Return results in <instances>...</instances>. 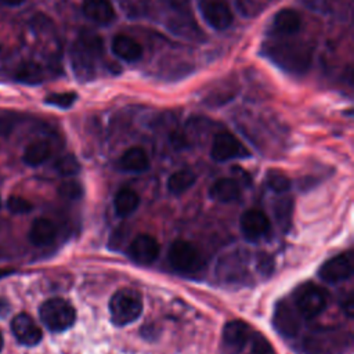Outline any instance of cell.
Masks as SVG:
<instances>
[{
    "mask_svg": "<svg viewBox=\"0 0 354 354\" xmlns=\"http://www.w3.org/2000/svg\"><path fill=\"white\" fill-rule=\"evenodd\" d=\"M102 53V39L94 32L83 30L71 47V65L76 79L82 82L91 80L95 76Z\"/></svg>",
    "mask_w": 354,
    "mask_h": 354,
    "instance_id": "1",
    "label": "cell"
},
{
    "mask_svg": "<svg viewBox=\"0 0 354 354\" xmlns=\"http://www.w3.org/2000/svg\"><path fill=\"white\" fill-rule=\"evenodd\" d=\"M264 54L289 73H303L311 64V47L299 40H271L263 44Z\"/></svg>",
    "mask_w": 354,
    "mask_h": 354,
    "instance_id": "2",
    "label": "cell"
},
{
    "mask_svg": "<svg viewBox=\"0 0 354 354\" xmlns=\"http://www.w3.org/2000/svg\"><path fill=\"white\" fill-rule=\"evenodd\" d=\"M351 346V335L339 326H318L303 339L306 354H344Z\"/></svg>",
    "mask_w": 354,
    "mask_h": 354,
    "instance_id": "3",
    "label": "cell"
},
{
    "mask_svg": "<svg viewBox=\"0 0 354 354\" xmlns=\"http://www.w3.org/2000/svg\"><path fill=\"white\" fill-rule=\"evenodd\" d=\"M142 311L141 295L130 288L119 289L109 300L111 321L116 326H124L134 322Z\"/></svg>",
    "mask_w": 354,
    "mask_h": 354,
    "instance_id": "4",
    "label": "cell"
},
{
    "mask_svg": "<svg viewBox=\"0 0 354 354\" xmlns=\"http://www.w3.org/2000/svg\"><path fill=\"white\" fill-rule=\"evenodd\" d=\"M39 315L44 326L51 332L66 330L76 321L73 306L61 297L46 300L39 308Z\"/></svg>",
    "mask_w": 354,
    "mask_h": 354,
    "instance_id": "5",
    "label": "cell"
},
{
    "mask_svg": "<svg viewBox=\"0 0 354 354\" xmlns=\"http://www.w3.org/2000/svg\"><path fill=\"white\" fill-rule=\"evenodd\" d=\"M326 304V292L313 282L300 285L293 293V306L303 318L310 319L317 317L325 310Z\"/></svg>",
    "mask_w": 354,
    "mask_h": 354,
    "instance_id": "6",
    "label": "cell"
},
{
    "mask_svg": "<svg viewBox=\"0 0 354 354\" xmlns=\"http://www.w3.org/2000/svg\"><path fill=\"white\" fill-rule=\"evenodd\" d=\"M167 259L170 266L178 272H195L202 267V257L198 249L187 241L178 239L169 248Z\"/></svg>",
    "mask_w": 354,
    "mask_h": 354,
    "instance_id": "7",
    "label": "cell"
},
{
    "mask_svg": "<svg viewBox=\"0 0 354 354\" xmlns=\"http://www.w3.org/2000/svg\"><path fill=\"white\" fill-rule=\"evenodd\" d=\"M252 335L250 326L241 321L232 319L227 322L221 332L220 351L221 354H241L246 347Z\"/></svg>",
    "mask_w": 354,
    "mask_h": 354,
    "instance_id": "8",
    "label": "cell"
},
{
    "mask_svg": "<svg viewBox=\"0 0 354 354\" xmlns=\"http://www.w3.org/2000/svg\"><path fill=\"white\" fill-rule=\"evenodd\" d=\"M210 156L216 162H227L231 159L249 156V151L232 133L220 131L213 138Z\"/></svg>",
    "mask_w": 354,
    "mask_h": 354,
    "instance_id": "9",
    "label": "cell"
},
{
    "mask_svg": "<svg viewBox=\"0 0 354 354\" xmlns=\"http://www.w3.org/2000/svg\"><path fill=\"white\" fill-rule=\"evenodd\" d=\"M300 314L296 310V307L286 301V300H279L275 304L274 314H272V324L275 330L283 336V337H295L301 326L300 321Z\"/></svg>",
    "mask_w": 354,
    "mask_h": 354,
    "instance_id": "10",
    "label": "cell"
},
{
    "mask_svg": "<svg viewBox=\"0 0 354 354\" xmlns=\"http://www.w3.org/2000/svg\"><path fill=\"white\" fill-rule=\"evenodd\" d=\"M353 253L344 252L326 260L319 267V277L329 283H336L348 279L353 275Z\"/></svg>",
    "mask_w": 354,
    "mask_h": 354,
    "instance_id": "11",
    "label": "cell"
},
{
    "mask_svg": "<svg viewBox=\"0 0 354 354\" xmlns=\"http://www.w3.org/2000/svg\"><path fill=\"white\" fill-rule=\"evenodd\" d=\"M239 227L243 238L249 242H257L270 231V220L260 209H249L242 213Z\"/></svg>",
    "mask_w": 354,
    "mask_h": 354,
    "instance_id": "12",
    "label": "cell"
},
{
    "mask_svg": "<svg viewBox=\"0 0 354 354\" xmlns=\"http://www.w3.org/2000/svg\"><path fill=\"white\" fill-rule=\"evenodd\" d=\"M199 11L203 19L216 30L230 28L234 19L231 7L224 0H202Z\"/></svg>",
    "mask_w": 354,
    "mask_h": 354,
    "instance_id": "13",
    "label": "cell"
},
{
    "mask_svg": "<svg viewBox=\"0 0 354 354\" xmlns=\"http://www.w3.org/2000/svg\"><path fill=\"white\" fill-rule=\"evenodd\" d=\"M160 252L158 241L148 234H138L127 246L129 257L141 266L152 264Z\"/></svg>",
    "mask_w": 354,
    "mask_h": 354,
    "instance_id": "14",
    "label": "cell"
},
{
    "mask_svg": "<svg viewBox=\"0 0 354 354\" xmlns=\"http://www.w3.org/2000/svg\"><path fill=\"white\" fill-rule=\"evenodd\" d=\"M11 332L19 344L28 347L39 344L43 336L41 329L37 326L35 319L26 313H19L12 318Z\"/></svg>",
    "mask_w": 354,
    "mask_h": 354,
    "instance_id": "15",
    "label": "cell"
},
{
    "mask_svg": "<svg viewBox=\"0 0 354 354\" xmlns=\"http://www.w3.org/2000/svg\"><path fill=\"white\" fill-rule=\"evenodd\" d=\"M83 14L98 25H109L116 18V11L109 0H83Z\"/></svg>",
    "mask_w": 354,
    "mask_h": 354,
    "instance_id": "16",
    "label": "cell"
},
{
    "mask_svg": "<svg viewBox=\"0 0 354 354\" xmlns=\"http://www.w3.org/2000/svg\"><path fill=\"white\" fill-rule=\"evenodd\" d=\"M118 167L127 173H142L149 167V158L141 147H131L120 155Z\"/></svg>",
    "mask_w": 354,
    "mask_h": 354,
    "instance_id": "17",
    "label": "cell"
},
{
    "mask_svg": "<svg viewBox=\"0 0 354 354\" xmlns=\"http://www.w3.org/2000/svg\"><path fill=\"white\" fill-rule=\"evenodd\" d=\"M112 53L126 61V62H136L142 57V47L141 44L130 36L118 35L112 40Z\"/></svg>",
    "mask_w": 354,
    "mask_h": 354,
    "instance_id": "18",
    "label": "cell"
},
{
    "mask_svg": "<svg viewBox=\"0 0 354 354\" xmlns=\"http://www.w3.org/2000/svg\"><path fill=\"white\" fill-rule=\"evenodd\" d=\"M239 195H241V187L238 181L230 177H223L216 180L209 189V196L213 201L221 202V203L234 202L239 198Z\"/></svg>",
    "mask_w": 354,
    "mask_h": 354,
    "instance_id": "19",
    "label": "cell"
},
{
    "mask_svg": "<svg viewBox=\"0 0 354 354\" xmlns=\"http://www.w3.org/2000/svg\"><path fill=\"white\" fill-rule=\"evenodd\" d=\"M55 235H57V228H55L54 223L44 217L36 218L32 223L29 232H28V238L35 246L50 245L54 241Z\"/></svg>",
    "mask_w": 354,
    "mask_h": 354,
    "instance_id": "20",
    "label": "cell"
},
{
    "mask_svg": "<svg viewBox=\"0 0 354 354\" xmlns=\"http://www.w3.org/2000/svg\"><path fill=\"white\" fill-rule=\"evenodd\" d=\"M12 77L18 83L39 84L44 80V71L39 62L28 59L15 65L12 71Z\"/></svg>",
    "mask_w": 354,
    "mask_h": 354,
    "instance_id": "21",
    "label": "cell"
},
{
    "mask_svg": "<svg viewBox=\"0 0 354 354\" xmlns=\"http://www.w3.org/2000/svg\"><path fill=\"white\" fill-rule=\"evenodd\" d=\"M217 275L220 279L228 281H242L246 275V267L242 259L236 254H228L224 259H220L217 267Z\"/></svg>",
    "mask_w": 354,
    "mask_h": 354,
    "instance_id": "22",
    "label": "cell"
},
{
    "mask_svg": "<svg viewBox=\"0 0 354 354\" xmlns=\"http://www.w3.org/2000/svg\"><path fill=\"white\" fill-rule=\"evenodd\" d=\"M301 26L300 15L292 8H282L274 15L272 28L281 35H293Z\"/></svg>",
    "mask_w": 354,
    "mask_h": 354,
    "instance_id": "23",
    "label": "cell"
},
{
    "mask_svg": "<svg viewBox=\"0 0 354 354\" xmlns=\"http://www.w3.org/2000/svg\"><path fill=\"white\" fill-rule=\"evenodd\" d=\"M272 213L277 225L283 231H289L293 214V199L286 194H281L272 203Z\"/></svg>",
    "mask_w": 354,
    "mask_h": 354,
    "instance_id": "24",
    "label": "cell"
},
{
    "mask_svg": "<svg viewBox=\"0 0 354 354\" xmlns=\"http://www.w3.org/2000/svg\"><path fill=\"white\" fill-rule=\"evenodd\" d=\"M138 205H140L138 194L134 189L127 188V187L119 189L113 199L115 212L119 217L130 216L133 212H136Z\"/></svg>",
    "mask_w": 354,
    "mask_h": 354,
    "instance_id": "25",
    "label": "cell"
},
{
    "mask_svg": "<svg viewBox=\"0 0 354 354\" xmlns=\"http://www.w3.org/2000/svg\"><path fill=\"white\" fill-rule=\"evenodd\" d=\"M51 156V147L46 140H36L28 144V147L24 151L22 160L28 166H39L44 163Z\"/></svg>",
    "mask_w": 354,
    "mask_h": 354,
    "instance_id": "26",
    "label": "cell"
},
{
    "mask_svg": "<svg viewBox=\"0 0 354 354\" xmlns=\"http://www.w3.org/2000/svg\"><path fill=\"white\" fill-rule=\"evenodd\" d=\"M196 181V176L194 171L188 169H181L174 171L167 178V189L174 195H181L188 191Z\"/></svg>",
    "mask_w": 354,
    "mask_h": 354,
    "instance_id": "27",
    "label": "cell"
},
{
    "mask_svg": "<svg viewBox=\"0 0 354 354\" xmlns=\"http://www.w3.org/2000/svg\"><path fill=\"white\" fill-rule=\"evenodd\" d=\"M54 167L58 171V174L65 176V177L76 176L80 171V163L76 159V156L72 153H66V155H62L61 158H58Z\"/></svg>",
    "mask_w": 354,
    "mask_h": 354,
    "instance_id": "28",
    "label": "cell"
},
{
    "mask_svg": "<svg viewBox=\"0 0 354 354\" xmlns=\"http://www.w3.org/2000/svg\"><path fill=\"white\" fill-rule=\"evenodd\" d=\"M266 183L271 191H274L275 194H279V195L286 194L288 189L290 188L289 177L278 170H270L266 177Z\"/></svg>",
    "mask_w": 354,
    "mask_h": 354,
    "instance_id": "29",
    "label": "cell"
},
{
    "mask_svg": "<svg viewBox=\"0 0 354 354\" xmlns=\"http://www.w3.org/2000/svg\"><path fill=\"white\" fill-rule=\"evenodd\" d=\"M77 100V94L73 91H65V93H53L48 94L44 98V102L47 105L59 108V109H68L71 108Z\"/></svg>",
    "mask_w": 354,
    "mask_h": 354,
    "instance_id": "30",
    "label": "cell"
},
{
    "mask_svg": "<svg viewBox=\"0 0 354 354\" xmlns=\"http://www.w3.org/2000/svg\"><path fill=\"white\" fill-rule=\"evenodd\" d=\"M249 340H250L249 354H275L271 343L261 333L252 332Z\"/></svg>",
    "mask_w": 354,
    "mask_h": 354,
    "instance_id": "31",
    "label": "cell"
},
{
    "mask_svg": "<svg viewBox=\"0 0 354 354\" xmlns=\"http://www.w3.org/2000/svg\"><path fill=\"white\" fill-rule=\"evenodd\" d=\"M58 194L69 201H76L83 195V187L76 180H66L58 187Z\"/></svg>",
    "mask_w": 354,
    "mask_h": 354,
    "instance_id": "32",
    "label": "cell"
},
{
    "mask_svg": "<svg viewBox=\"0 0 354 354\" xmlns=\"http://www.w3.org/2000/svg\"><path fill=\"white\" fill-rule=\"evenodd\" d=\"M6 205H7V209L14 214H25L33 209V205L28 199L18 196V195L10 196L6 202Z\"/></svg>",
    "mask_w": 354,
    "mask_h": 354,
    "instance_id": "33",
    "label": "cell"
},
{
    "mask_svg": "<svg viewBox=\"0 0 354 354\" xmlns=\"http://www.w3.org/2000/svg\"><path fill=\"white\" fill-rule=\"evenodd\" d=\"M17 123V115L11 112H6L0 115V136H10L11 131L14 130Z\"/></svg>",
    "mask_w": 354,
    "mask_h": 354,
    "instance_id": "34",
    "label": "cell"
},
{
    "mask_svg": "<svg viewBox=\"0 0 354 354\" xmlns=\"http://www.w3.org/2000/svg\"><path fill=\"white\" fill-rule=\"evenodd\" d=\"M257 267H259V270L263 274H270L272 271V267H274L272 259L268 254H264V253L259 254V257H257Z\"/></svg>",
    "mask_w": 354,
    "mask_h": 354,
    "instance_id": "35",
    "label": "cell"
},
{
    "mask_svg": "<svg viewBox=\"0 0 354 354\" xmlns=\"http://www.w3.org/2000/svg\"><path fill=\"white\" fill-rule=\"evenodd\" d=\"M10 310L8 303L4 299H0V317H4V314H7Z\"/></svg>",
    "mask_w": 354,
    "mask_h": 354,
    "instance_id": "36",
    "label": "cell"
},
{
    "mask_svg": "<svg viewBox=\"0 0 354 354\" xmlns=\"http://www.w3.org/2000/svg\"><path fill=\"white\" fill-rule=\"evenodd\" d=\"M3 4L8 6V7H17L19 4H22L25 0H0Z\"/></svg>",
    "mask_w": 354,
    "mask_h": 354,
    "instance_id": "37",
    "label": "cell"
},
{
    "mask_svg": "<svg viewBox=\"0 0 354 354\" xmlns=\"http://www.w3.org/2000/svg\"><path fill=\"white\" fill-rule=\"evenodd\" d=\"M11 272V270H0V278L1 277H6V275H8Z\"/></svg>",
    "mask_w": 354,
    "mask_h": 354,
    "instance_id": "38",
    "label": "cell"
},
{
    "mask_svg": "<svg viewBox=\"0 0 354 354\" xmlns=\"http://www.w3.org/2000/svg\"><path fill=\"white\" fill-rule=\"evenodd\" d=\"M1 348H3V336L0 333V351H1Z\"/></svg>",
    "mask_w": 354,
    "mask_h": 354,
    "instance_id": "39",
    "label": "cell"
},
{
    "mask_svg": "<svg viewBox=\"0 0 354 354\" xmlns=\"http://www.w3.org/2000/svg\"><path fill=\"white\" fill-rule=\"evenodd\" d=\"M0 209H1V196H0Z\"/></svg>",
    "mask_w": 354,
    "mask_h": 354,
    "instance_id": "40",
    "label": "cell"
}]
</instances>
